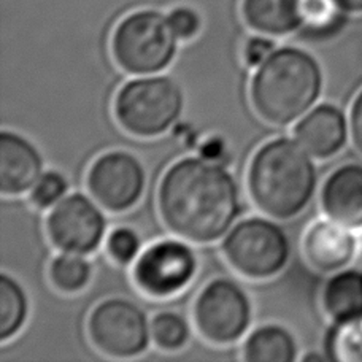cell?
I'll return each mask as SVG.
<instances>
[{
  "label": "cell",
  "mask_w": 362,
  "mask_h": 362,
  "mask_svg": "<svg viewBox=\"0 0 362 362\" xmlns=\"http://www.w3.org/2000/svg\"><path fill=\"white\" fill-rule=\"evenodd\" d=\"M243 359L250 362H293L297 359L294 335L278 325L257 327L245 340Z\"/></svg>",
  "instance_id": "ac0fdd59"
},
{
  "label": "cell",
  "mask_w": 362,
  "mask_h": 362,
  "mask_svg": "<svg viewBox=\"0 0 362 362\" xmlns=\"http://www.w3.org/2000/svg\"><path fill=\"white\" fill-rule=\"evenodd\" d=\"M242 18L256 34L286 37L300 30V0H242Z\"/></svg>",
  "instance_id": "2e32d148"
},
{
  "label": "cell",
  "mask_w": 362,
  "mask_h": 362,
  "mask_svg": "<svg viewBox=\"0 0 362 362\" xmlns=\"http://www.w3.org/2000/svg\"><path fill=\"white\" fill-rule=\"evenodd\" d=\"M322 307L334 325L362 315V272H335L322 289Z\"/></svg>",
  "instance_id": "e0dca14e"
},
{
  "label": "cell",
  "mask_w": 362,
  "mask_h": 362,
  "mask_svg": "<svg viewBox=\"0 0 362 362\" xmlns=\"http://www.w3.org/2000/svg\"><path fill=\"white\" fill-rule=\"evenodd\" d=\"M178 37L169 18L158 10H139L122 18L112 37L118 66L131 75H154L175 59Z\"/></svg>",
  "instance_id": "5b68a950"
},
{
  "label": "cell",
  "mask_w": 362,
  "mask_h": 362,
  "mask_svg": "<svg viewBox=\"0 0 362 362\" xmlns=\"http://www.w3.org/2000/svg\"><path fill=\"white\" fill-rule=\"evenodd\" d=\"M49 281L53 286L66 294H75L85 289L90 276L93 267L83 255L62 253L56 256L49 264Z\"/></svg>",
  "instance_id": "44dd1931"
},
{
  "label": "cell",
  "mask_w": 362,
  "mask_h": 362,
  "mask_svg": "<svg viewBox=\"0 0 362 362\" xmlns=\"http://www.w3.org/2000/svg\"><path fill=\"white\" fill-rule=\"evenodd\" d=\"M350 135L356 150L362 154V89L353 100L350 110Z\"/></svg>",
  "instance_id": "83f0119b"
},
{
  "label": "cell",
  "mask_w": 362,
  "mask_h": 362,
  "mask_svg": "<svg viewBox=\"0 0 362 362\" xmlns=\"http://www.w3.org/2000/svg\"><path fill=\"white\" fill-rule=\"evenodd\" d=\"M167 18H169L170 28L175 32L178 40H191L202 28V18H200L199 13L186 5L173 8Z\"/></svg>",
  "instance_id": "484cf974"
},
{
  "label": "cell",
  "mask_w": 362,
  "mask_h": 362,
  "mask_svg": "<svg viewBox=\"0 0 362 362\" xmlns=\"http://www.w3.org/2000/svg\"><path fill=\"white\" fill-rule=\"evenodd\" d=\"M358 253V237L353 229L334 219H321L310 226L303 237V255L313 269L335 274L350 266Z\"/></svg>",
  "instance_id": "7c38bea8"
},
{
  "label": "cell",
  "mask_w": 362,
  "mask_h": 362,
  "mask_svg": "<svg viewBox=\"0 0 362 362\" xmlns=\"http://www.w3.org/2000/svg\"><path fill=\"white\" fill-rule=\"evenodd\" d=\"M69 183L62 173L56 170L43 172L35 186L30 189V202L37 209L48 210L67 196Z\"/></svg>",
  "instance_id": "cb8c5ba5"
},
{
  "label": "cell",
  "mask_w": 362,
  "mask_h": 362,
  "mask_svg": "<svg viewBox=\"0 0 362 362\" xmlns=\"http://www.w3.org/2000/svg\"><path fill=\"white\" fill-rule=\"evenodd\" d=\"M350 134V121L339 107L321 103L313 107L294 126V137L315 159H329L344 150Z\"/></svg>",
  "instance_id": "4fadbf2b"
},
{
  "label": "cell",
  "mask_w": 362,
  "mask_h": 362,
  "mask_svg": "<svg viewBox=\"0 0 362 362\" xmlns=\"http://www.w3.org/2000/svg\"><path fill=\"white\" fill-rule=\"evenodd\" d=\"M321 209L327 218L353 230L362 229V165L344 164L321 187Z\"/></svg>",
  "instance_id": "9a60e30c"
},
{
  "label": "cell",
  "mask_w": 362,
  "mask_h": 362,
  "mask_svg": "<svg viewBox=\"0 0 362 362\" xmlns=\"http://www.w3.org/2000/svg\"><path fill=\"white\" fill-rule=\"evenodd\" d=\"M107 219L93 199L74 192L56 204L47 218L51 243L64 253L90 255L105 237Z\"/></svg>",
  "instance_id": "30bf717a"
},
{
  "label": "cell",
  "mask_w": 362,
  "mask_h": 362,
  "mask_svg": "<svg viewBox=\"0 0 362 362\" xmlns=\"http://www.w3.org/2000/svg\"><path fill=\"white\" fill-rule=\"evenodd\" d=\"M29 315V302L24 289L8 274L0 275V340L16 337Z\"/></svg>",
  "instance_id": "ffe728a7"
},
{
  "label": "cell",
  "mask_w": 362,
  "mask_h": 362,
  "mask_svg": "<svg viewBox=\"0 0 362 362\" xmlns=\"http://www.w3.org/2000/svg\"><path fill=\"white\" fill-rule=\"evenodd\" d=\"M160 218L187 242L219 240L240 215V189L234 175L216 160L183 158L165 170L158 189Z\"/></svg>",
  "instance_id": "6da1fadb"
},
{
  "label": "cell",
  "mask_w": 362,
  "mask_h": 362,
  "mask_svg": "<svg viewBox=\"0 0 362 362\" xmlns=\"http://www.w3.org/2000/svg\"><path fill=\"white\" fill-rule=\"evenodd\" d=\"M337 2L350 15H359V13H362V0H337Z\"/></svg>",
  "instance_id": "f546056e"
},
{
  "label": "cell",
  "mask_w": 362,
  "mask_h": 362,
  "mask_svg": "<svg viewBox=\"0 0 362 362\" xmlns=\"http://www.w3.org/2000/svg\"><path fill=\"white\" fill-rule=\"evenodd\" d=\"M151 340L165 351L181 350L191 337V329L183 316L175 312L158 313L150 322Z\"/></svg>",
  "instance_id": "603a6c76"
},
{
  "label": "cell",
  "mask_w": 362,
  "mask_h": 362,
  "mask_svg": "<svg viewBox=\"0 0 362 362\" xmlns=\"http://www.w3.org/2000/svg\"><path fill=\"white\" fill-rule=\"evenodd\" d=\"M247 183L251 200L264 215L286 221L299 216L312 202L318 173L313 156L299 141L280 137L255 153Z\"/></svg>",
  "instance_id": "7a4b0ae2"
},
{
  "label": "cell",
  "mask_w": 362,
  "mask_h": 362,
  "mask_svg": "<svg viewBox=\"0 0 362 362\" xmlns=\"http://www.w3.org/2000/svg\"><path fill=\"white\" fill-rule=\"evenodd\" d=\"M146 185L145 169L131 153L108 151L88 172V189L102 209L122 213L139 202Z\"/></svg>",
  "instance_id": "8fae6325"
},
{
  "label": "cell",
  "mask_w": 362,
  "mask_h": 362,
  "mask_svg": "<svg viewBox=\"0 0 362 362\" xmlns=\"http://www.w3.org/2000/svg\"><path fill=\"white\" fill-rule=\"evenodd\" d=\"M43 173V158L23 135L4 131L0 135V192L21 196L35 186Z\"/></svg>",
  "instance_id": "5bb4252c"
},
{
  "label": "cell",
  "mask_w": 362,
  "mask_h": 362,
  "mask_svg": "<svg viewBox=\"0 0 362 362\" xmlns=\"http://www.w3.org/2000/svg\"><path fill=\"white\" fill-rule=\"evenodd\" d=\"M322 90V70L308 51L276 48L251 78L255 112L274 126H289L313 108Z\"/></svg>",
  "instance_id": "3957f363"
},
{
  "label": "cell",
  "mask_w": 362,
  "mask_h": 362,
  "mask_svg": "<svg viewBox=\"0 0 362 362\" xmlns=\"http://www.w3.org/2000/svg\"><path fill=\"white\" fill-rule=\"evenodd\" d=\"M348 15L337 0H300V32L313 40L331 38L344 30Z\"/></svg>",
  "instance_id": "d6986e66"
},
{
  "label": "cell",
  "mask_w": 362,
  "mask_h": 362,
  "mask_svg": "<svg viewBox=\"0 0 362 362\" xmlns=\"http://www.w3.org/2000/svg\"><path fill=\"white\" fill-rule=\"evenodd\" d=\"M105 248L115 262L129 266L137 261L141 253V238L131 228H116L108 234Z\"/></svg>",
  "instance_id": "d4e9b609"
},
{
  "label": "cell",
  "mask_w": 362,
  "mask_h": 362,
  "mask_svg": "<svg viewBox=\"0 0 362 362\" xmlns=\"http://www.w3.org/2000/svg\"><path fill=\"white\" fill-rule=\"evenodd\" d=\"M93 345L110 358L129 359L145 353L151 340V327L137 303L122 297L100 302L88 318Z\"/></svg>",
  "instance_id": "52a82bcc"
},
{
  "label": "cell",
  "mask_w": 362,
  "mask_h": 362,
  "mask_svg": "<svg viewBox=\"0 0 362 362\" xmlns=\"http://www.w3.org/2000/svg\"><path fill=\"white\" fill-rule=\"evenodd\" d=\"M224 153H226V146L219 139H210L209 141H205L202 145V150H200V154H202L204 158L210 160H216V163H219V159L224 156Z\"/></svg>",
  "instance_id": "f1b7e54d"
},
{
  "label": "cell",
  "mask_w": 362,
  "mask_h": 362,
  "mask_svg": "<svg viewBox=\"0 0 362 362\" xmlns=\"http://www.w3.org/2000/svg\"><path fill=\"white\" fill-rule=\"evenodd\" d=\"M275 49V42L269 35L257 34L245 43L243 59L248 67L257 69Z\"/></svg>",
  "instance_id": "4316f807"
},
{
  "label": "cell",
  "mask_w": 362,
  "mask_h": 362,
  "mask_svg": "<svg viewBox=\"0 0 362 362\" xmlns=\"http://www.w3.org/2000/svg\"><path fill=\"white\" fill-rule=\"evenodd\" d=\"M226 259L243 276L267 280L286 266L289 238L280 226L267 218L251 216L232 226L223 242Z\"/></svg>",
  "instance_id": "8992f818"
},
{
  "label": "cell",
  "mask_w": 362,
  "mask_h": 362,
  "mask_svg": "<svg viewBox=\"0 0 362 362\" xmlns=\"http://www.w3.org/2000/svg\"><path fill=\"white\" fill-rule=\"evenodd\" d=\"M186 242L185 238H164L141 251L132 270L134 281L141 293L165 299L181 293L192 281L197 257Z\"/></svg>",
  "instance_id": "9c48e42d"
},
{
  "label": "cell",
  "mask_w": 362,
  "mask_h": 362,
  "mask_svg": "<svg viewBox=\"0 0 362 362\" xmlns=\"http://www.w3.org/2000/svg\"><path fill=\"white\" fill-rule=\"evenodd\" d=\"M192 313L200 335L215 345L235 344L251 325L250 297L228 278L206 284L194 302Z\"/></svg>",
  "instance_id": "ba28073f"
},
{
  "label": "cell",
  "mask_w": 362,
  "mask_h": 362,
  "mask_svg": "<svg viewBox=\"0 0 362 362\" xmlns=\"http://www.w3.org/2000/svg\"><path fill=\"white\" fill-rule=\"evenodd\" d=\"M303 361H308V359H321L320 354H307V356L302 358Z\"/></svg>",
  "instance_id": "4dcf8cb0"
},
{
  "label": "cell",
  "mask_w": 362,
  "mask_h": 362,
  "mask_svg": "<svg viewBox=\"0 0 362 362\" xmlns=\"http://www.w3.org/2000/svg\"><path fill=\"white\" fill-rule=\"evenodd\" d=\"M327 358L340 362H362V315L335 322L327 337Z\"/></svg>",
  "instance_id": "7402d4cb"
},
{
  "label": "cell",
  "mask_w": 362,
  "mask_h": 362,
  "mask_svg": "<svg viewBox=\"0 0 362 362\" xmlns=\"http://www.w3.org/2000/svg\"><path fill=\"white\" fill-rule=\"evenodd\" d=\"M183 108V89L165 75H141L127 81L115 97L116 121L126 132L141 139L169 131Z\"/></svg>",
  "instance_id": "277c9868"
}]
</instances>
